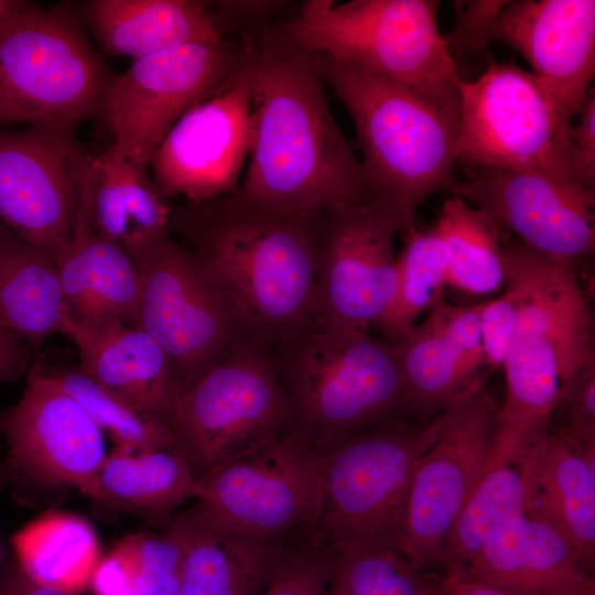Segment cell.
<instances>
[{
    "label": "cell",
    "instance_id": "cell-1",
    "mask_svg": "<svg viewBox=\"0 0 595 595\" xmlns=\"http://www.w3.org/2000/svg\"><path fill=\"white\" fill-rule=\"evenodd\" d=\"M251 134L246 174L234 193L267 213L321 212L371 195L361 162L339 130L315 54L272 31L246 41Z\"/></svg>",
    "mask_w": 595,
    "mask_h": 595
},
{
    "label": "cell",
    "instance_id": "cell-45",
    "mask_svg": "<svg viewBox=\"0 0 595 595\" xmlns=\"http://www.w3.org/2000/svg\"><path fill=\"white\" fill-rule=\"evenodd\" d=\"M0 595H75L42 584L30 576L15 558L8 559L0 577Z\"/></svg>",
    "mask_w": 595,
    "mask_h": 595
},
{
    "label": "cell",
    "instance_id": "cell-31",
    "mask_svg": "<svg viewBox=\"0 0 595 595\" xmlns=\"http://www.w3.org/2000/svg\"><path fill=\"white\" fill-rule=\"evenodd\" d=\"M195 480L181 452L115 446L98 474L96 500L152 516H169L193 498Z\"/></svg>",
    "mask_w": 595,
    "mask_h": 595
},
{
    "label": "cell",
    "instance_id": "cell-15",
    "mask_svg": "<svg viewBox=\"0 0 595 595\" xmlns=\"http://www.w3.org/2000/svg\"><path fill=\"white\" fill-rule=\"evenodd\" d=\"M8 477L74 487L93 499L107 457L102 432L82 407L32 364L20 400L0 412Z\"/></svg>",
    "mask_w": 595,
    "mask_h": 595
},
{
    "label": "cell",
    "instance_id": "cell-46",
    "mask_svg": "<svg viewBox=\"0 0 595 595\" xmlns=\"http://www.w3.org/2000/svg\"><path fill=\"white\" fill-rule=\"evenodd\" d=\"M434 595H508L484 582L457 572H447L435 583Z\"/></svg>",
    "mask_w": 595,
    "mask_h": 595
},
{
    "label": "cell",
    "instance_id": "cell-38",
    "mask_svg": "<svg viewBox=\"0 0 595 595\" xmlns=\"http://www.w3.org/2000/svg\"><path fill=\"white\" fill-rule=\"evenodd\" d=\"M118 543L128 556L136 595H176L187 549L177 513L164 531L129 534Z\"/></svg>",
    "mask_w": 595,
    "mask_h": 595
},
{
    "label": "cell",
    "instance_id": "cell-40",
    "mask_svg": "<svg viewBox=\"0 0 595 595\" xmlns=\"http://www.w3.org/2000/svg\"><path fill=\"white\" fill-rule=\"evenodd\" d=\"M555 413L561 419L556 429L582 441H595V361L561 386Z\"/></svg>",
    "mask_w": 595,
    "mask_h": 595
},
{
    "label": "cell",
    "instance_id": "cell-17",
    "mask_svg": "<svg viewBox=\"0 0 595 595\" xmlns=\"http://www.w3.org/2000/svg\"><path fill=\"white\" fill-rule=\"evenodd\" d=\"M250 134L251 79L244 50L236 75L181 117L161 141L150 162L153 178L171 201L234 194L249 154Z\"/></svg>",
    "mask_w": 595,
    "mask_h": 595
},
{
    "label": "cell",
    "instance_id": "cell-37",
    "mask_svg": "<svg viewBox=\"0 0 595 595\" xmlns=\"http://www.w3.org/2000/svg\"><path fill=\"white\" fill-rule=\"evenodd\" d=\"M332 551L324 595H434L435 583L397 549Z\"/></svg>",
    "mask_w": 595,
    "mask_h": 595
},
{
    "label": "cell",
    "instance_id": "cell-33",
    "mask_svg": "<svg viewBox=\"0 0 595 595\" xmlns=\"http://www.w3.org/2000/svg\"><path fill=\"white\" fill-rule=\"evenodd\" d=\"M14 558L37 582L76 594L89 582L100 545L90 523L73 513L50 512L12 540Z\"/></svg>",
    "mask_w": 595,
    "mask_h": 595
},
{
    "label": "cell",
    "instance_id": "cell-27",
    "mask_svg": "<svg viewBox=\"0 0 595 595\" xmlns=\"http://www.w3.org/2000/svg\"><path fill=\"white\" fill-rule=\"evenodd\" d=\"M82 18L104 50L137 60L173 47L225 41L208 2L89 0Z\"/></svg>",
    "mask_w": 595,
    "mask_h": 595
},
{
    "label": "cell",
    "instance_id": "cell-21",
    "mask_svg": "<svg viewBox=\"0 0 595 595\" xmlns=\"http://www.w3.org/2000/svg\"><path fill=\"white\" fill-rule=\"evenodd\" d=\"M482 307L483 302L459 306L441 300L422 323L391 343L407 415L428 422L480 380Z\"/></svg>",
    "mask_w": 595,
    "mask_h": 595
},
{
    "label": "cell",
    "instance_id": "cell-19",
    "mask_svg": "<svg viewBox=\"0 0 595 595\" xmlns=\"http://www.w3.org/2000/svg\"><path fill=\"white\" fill-rule=\"evenodd\" d=\"M489 41L517 51L575 117L595 75L594 0L509 1Z\"/></svg>",
    "mask_w": 595,
    "mask_h": 595
},
{
    "label": "cell",
    "instance_id": "cell-23",
    "mask_svg": "<svg viewBox=\"0 0 595 595\" xmlns=\"http://www.w3.org/2000/svg\"><path fill=\"white\" fill-rule=\"evenodd\" d=\"M67 336L86 375L172 430L184 381L154 337L121 323L72 325Z\"/></svg>",
    "mask_w": 595,
    "mask_h": 595
},
{
    "label": "cell",
    "instance_id": "cell-3",
    "mask_svg": "<svg viewBox=\"0 0 595 595\" xmlns=\"http://www.w3.org/2000/svg\"><path fill=\"white\" fill-rule=\"evenodd\" d=\"M324 83L348 111L372 196L405 231L432 194L452 193L458 109L405 86L317 55Z\"/></svg>",
    "mask_w": 595,
    "mask_h": 595
},
{
    "label": "cell",
    "instance_id": "cell-36",
    "mask_svg": "<svg viewBox=\"0 0 595 595\" xmlns=\"http://www.w3.org/2000/svg\"><path fill=\"white\" fill-rule=\"evenodd\" d=\"M404 232V247L398 256L394 298L371 324L390 343L408 334L421 313L441 301L447 285V252L436 226L424 231L414 226Z\"/></svg>",
    "mask_w": 595,
    "mask_h": 595
},
{
    "label": "cell",
    "instance_id": "cell-9",
    "mask_svg": "<svg viewBox=\"0 0 595 595\" xmlns=\"http://www.w3.org/2000/svg\"><path fill=\"white\" fill-rule=\"evenodd\" d=\"M456 87V162L575 181L569 142L574 117L533 73L515 63H493L475 80L459 77Z\"/></svg>",
    "mask_w": 595,
    "mask_h": 595
},
{
    "label": "cell",
    "instance_id": "cell-32",
    "mask_svg": "<svg viewBox=\"0 0 595 595\" xmlns=\"http://www.w3.org/2000/svg\"><path fill=\"white\" fill-rule=\"evenodd\" d=\"M528 485L521 452L488 462L443 543L447 572L463 573L485 544L509 521L526 515Z\"/></svg>",
    "mask_w": 595,
    "mask_h": 595
},
{
    "label": "cell",
    "instance_id": "cell-11",
    "mask_svg": "<svg viewBox=\"0 0 595 595\" xmlns=\"http://www.w3.org/2000/svg\"><path fill=\"white\" fill-rule=\"evenodd\" d=\"M294 425V407L272 355L251 345L183 392L172 432L197 479Z\"/></svg>",
    "mask_w": 595,
    "mask_h": 595
},
{
    "label": "cell",
    "instance_id": "cell-7",
    "mask_svg": "<svg viewBox=\"0 0 595 595\" xmlns=\"http://www.w3.org/2000/svg\"><path fill=\"white\" fill-rule=\"evenodd\" d=\"M272 357L296 425L320 446L407 415L393 345L367 331L323 328Z\"/></svg>",
    "mask_w": 595,
    "mask_h": 595
},
{
    "label": "cell",
    "instance_id": "cell-30",
    "mask_svg": "<svg viewBox=\"0 0 595 595\" xmlns=\"http://www.w3.org/2000/svg\"><path fill=\"white\" fill-rule=\"evenodd\" d=\"M502 367L507 399L498 409L488 462L517 456L549 430L561 388L555 346L542 335L519 336Z\"/></svg>",
    "mask_w": 595,
    "mask_h": 595
},
{
    "label": "cell",
    "instance_id": "cell-8",
    "mask_svg": "<svg viewBox=\"0 0 595 595\" xmlns=\"http://www.w3.org/2000/svg\"><path fill=\"white\" fill-rule=\"evenodd\" d=\"M323 448L295 425L195 480L193 498L225 528L271 544L315 533L324 490Z\"/></svg>",
    "mask_w": 595,
    "mask_h": 595
},
{
    "label": "cell",
    "instance_id": "cell-34",
    "mask_svg": "<svg viewBox=\"0 0 595 595\" xmlns=\"http://www.w3.org/2000/svg\"><path fill=\"white\" fill-rule=\"evenodd\" d=\"M435 226L447 252V285L472 295L504 286L507 232L488 214L452 194L443 202Z\"/></svg>",
    "mask_w": 595,
    "mask_h": 595
},
{
    "label": "cell",
    "instance_id": "cell-29",
    "mask_svg": "<svg viewBox=\"0 0 595 595\" xmlns=\"http://www.w3.org/2000/svg\"><path fill=\"white\" fill-rule=\"evenodd\" d=\"M177 515L187 549L176 595H259L263 591L279 545L225 528L198 504Z\"/></svg>",
    "mask_w": 595,
    "mask_h": 595
},
{
    "label": "cell",
    "instance_id": "cell-47",
    "mask_svg": "<svg viewBox=\"0 0 595 595\" xmlns=\"http://www.w3.org/2000/svg\"><path fill=\"white\" fill-rule=\"evenodd\" d=\"M26 1L0 0V30L18 13Z\"/></svg>",
    "mask_w": 595,
    "mask_h": 595
},
{
    "label": "cell",
    "instance_id": "cell-24",
    "mask_svg": "<svg viewBox=\"0 0 595 595\" xmlns=\"http://www.w3.org/2000/svg\"><path fill=\"white\" fill-rule=\"evenodd\" d=\"M569 543L542 520L504 526L462 573L508 595H595V581Z\"/></svg>",
    "mask_w": 595,
    "mask_h": 595
},
{
    "label": "cell",
    "instance_id": "cell-5",
    "mask_svg": "<svg viewBox=\"0 0 595 595\" xmlns=\"http://www.w3.org/2000/svg\"><path fill=\"white\" fill-rule=\"evenodd\" d=\"M116 77L68 3L25 2L0 30V127L75 133L80 122L101 115Z\"/></svg>",
    "mask_w": 595,
    "mask_h": 595
},
{
    "label": "cell",
    "instance_id": "cell-39",
    "mask_svg": "<svg viewBox=\"0 0 595 595\" xmlns=\"http://www.w3.org/2000/svg\"><path fill=\"white\" fill-rule=\"evenodd\" d=\"M332 559L333 551L314 533L280 544L259 595H324Z\"/></svg>",
    "mask_w": 595,
    "mask_h": 595
},
{
    "label": "cell",
    "instance_id": "cell-2",
    "mask_svg": "<svg viewBox=\"0 0 595 595\" xmlns=\"http://www.w3.org/2000/svg\"><path fill=\"white\" fill-rule=\"evenodd\" d=\"M323 213H267L229 194L173 206L170 234L234 299L272 355L322 329Z\"/></svg>",
    "mask_w": 595,
    "mask_h": 595
},
{
    "label": "cell",
    "instance_id": "cell-26",
    "mask_svg": "<svg viewBox=\"0 0 595 595\" xmlns=\"http://www.w3.org/2000/svg\"><path fill=\"white\" fill-rule=\"evenodd\" d=\"M83 195L93 230L131 257L170 234L173 206L148 169L121 156L110 145L88 152Z\"/></svg>",
    "mask_w": 595,
    "mask_h": 595
},
{
    "label": "cell",
    "instance_id": "cell-43",
    "mask_svg": "<svg viewBox=\"0 0 595 595\" xmlns=\"http://www.w3.org/2000/svg\"><path fill=\"white\" fill-rule=\"evenodd\" d=\"M88 583L95 595H136L130 563L119 543L99 559Z\"/></svg>",
    "mask_w": 595,
    "mask_h": 595
},
{
    "label": "cell",
    "instance_id": "cell-4",
    "mask_svg": "<svg viewBox=\"0 0 595 595\" xmlns=\"http://www.w3.org/2000/svg\"><path fill=\"white\" fill-rule=\"evenodd\" d=\"M439 7L435 0H309L272 33L458 109L457 63L439 30Z\"/></svg>",
    "mask_w": 595,
    "mask_h": 595
},
{
    "label": "cell",
    "instance_id": "cell-10",
    "mask_svg": "<svg viewBox=\"0 0 595 595\" xmlns=\"http://www.w3.org/2000/svg\"><path fill=\"white\" fill-rule=\"evenodd\" d=\"M132 258L141 277L134 325L172 357L184 391L239 349L260 345L234 299L171 235Z\"/></svg>",
    "mask_w": 595,
    "mask_h": 595
},
{
    "label": "cell",
    "instance_id": "cell-12",
    "mask_svg": "<svg viewBox=\"0 0 595 595\" xmlns=\"http://www.w3.org/2000/svg\"><path fill=\"white\" fill-rule=\"evenodd\" d=\"M244 47L226 40L194 43L132 60L117 75L102 108L110 147L148 169L170 129L190 109L220 90L238 72Z\"/></svg>",
    "mask_w": 595,
    "mask_h": 595
},
{
    "label": "cell",
    "instance_id": "cell-22",
    "mask_svg": "<svg viewBox=\"0 0 595 595\" xmlns=\"http://www.w3.org/2000/svg\"><path fill=\"white\" fill-rule=\"evenodd\" d=\"M526 515L544 521L592 571L595 559V441L549 430L521 451Z\"/></svg>",
    "mask_w": 595,
    "mask_h": 595
},
{
    "label": "cell",
    "instance_id": "cell-44",
    "mask_svg": "<svg viewBox=\"0 0 595 595\" xmlns=\"http://www.w3.org/2000/svg\"><path fill=\"white\" fill-rule=\"evenodd\" d=\"M33 359L24 339L0 326V379L12 380L21 377L29 370Z\"/></svg>",
    "mask_w": 595,
    "mask_h": 595
},
{
    "label": "cell",
    "instance_id": "cell-42",
    "mask_svg": "<svg viewBox=\"0 0 595 595\" xmlns=\"http://www.w3.org/2000/svg\"><path fill=\"white\" fill-rule=\"evenodd\" d=\"M569 130L571 171L581 185L595 191V93L591 87Z\"/></svg>",
    "mask_w": 595,
    "mask_h": 595
},
{
    "label": "cell",
    "instance_id": "cell-13",
    "mask_svg": "<svg viewBox=\"0 0 595 595\" xmlns=\"http://www.w3.org/2000/svg\"><path fill=\"white\" fill-rule=\"evenodd\" d=\"M498 409L478 380L444 411L416 463L398 550L421 571L441 561L446 534L488 464Z\"/></svg>",
    "mask_w": 595,
    "mask_h": 595
},
{
    "label": "cell",
    "instance_id": "cell-20",
    "mask_svg": "<svg viewBox=\"0 0 595 595\" xmlns=\"http://www.w3.org/2000/svg\"><path fill=\"white\" fill-rule=\"evenodd\" d=\"M505 292L515 340L538 334L555 346L561 386L595 361L591 314L571 262L505 236ZM515 343V342H513Z\"/></svg>",
    "mask_w": 595,
    "mask_h": 595
},
{
    "label": "cell",
    "instance_id": "cell-14",
    "mask_svg": "<svg viewBox=\"0 0 595 595\" xmlns=\"http://www.w3.org/2000/svg\"><path fill=\"white\" fill-rule=\"evenodd\" d=\"M399 217L372 195L324 210L318 246L322 329L367 331L397 288Z\"/></svg>",
    "mask_w": 595,
    "mask_h": 595
},
{
    "label": "cell",
    "instance_id": "cell-16",
    "mask_svg": "<svg viewBox=\"0 0 595 595\" xmlns=\"http://www.w3.org/2000/svg\"><path fill=\"white\" fill-rule=\"evenodd\" d=\"M87 155L73 132L0 127V223L57 256L75 228Z\"/></svg>",
    "mask_w": 595,
    "mask_h": 595
},
{
    "label": "cell",
    "instance_id": "cell-41",
    "mask_svg": "<svg viewBox=\"0 0 595 595\" xmlns=\"http://www.w3.org/2000/svg\"><path fill=\"white\" fill-rule=\"evenodd\" d=\"M508 2L501 0L464 2L453 29L443 34L455 61L458 56L477 53L490 44V30Z\"/></svg>",
    "mask_w": 595,
    "mask_h": 595
},
{
    "label": "cell",
    "instance_id": "cell-25",
    "mask_svg": "<svg viewBox=\"0 0 595 595\" xmlns=\"http://www.w3.org/2000/svg\"><path fill=\"white\" fill-rule=\"evenodd\" d=\"M60 282L72 325H134L141 277L133 258L97 235L83 195L73 234L56 256Z\"/></svg>",
    "mask_w": 595,
    "mask_h": 595
},
{
    "label": "cell",
    "instance_id": "cell-35",
    "mask_svg": "<svg viewBox=\"0 0 595 595\" xmlns=\"http://www.w3.org/2000/svg\"><path fill=\"white\" fill-rule=\"evenodd\" d=\"M32 365L75 400L99 430L108 433L116 447L181 452L171 429L99 385L79 366H50L39 357L32 360Z\"/></svg>",
    "mask_w": 595,
    "mask_h": 595
},
{
    "label": "cell",
    "instance_id": "cell-48",
    "mask_svg": "<svg viewBox=\"0 0 595 595\" xmlns=\"http://www.w3.org/2000/svg\"><path fill=\"white\" fill-rule=\"evenodd\" d=\"M8 479V473L4 463L0 461V494L7 483ZM7 559L4 558V552L2 550V547L0 544V577L3 572L4 565H6Z\"/></svg>",
    "mask_w": 595,
    "mask_h": 595
},
{
    "label": "cell",
    "instance_id": "cell-6",
    "mask_svg": "<svg viewBox=\"0 0 595 595\" xmlns=\"http://www.w3.org/2000/svg\"><path fill=\"white\" fill-rule=\"evenodd\" d=\"M428 422L398 418L323 446L324 490L315 537L331 550L397 549L411 478L436 439Z\"/></svg>",
    "mask_w": 595,
    "mask_h": 595
},
{
    "label": "cell",
    "instance_id": "cell-18",
    "mask_svg": "<svg viewBox=\"0 0 595 595\" xmlns=\"http://www.w3.org/2000/svg\"><path fill=\"white\" fill-rule=\"evenodd\" d=\"M467 171L452 194L488 214L529 248L566 262L594 250V190L539 171Z\"/></svg>",
    "mask_w": 595,
    "mask_h": 595
},
{
    "label": "cell",
    "instance_id": "cell-28",
    "mask_svg": "<svg viewBox=\"0 0 595 595\" xmlns=\"http://www.w3.org/2000/svg\"><path fill=\"white\" fill-rule=\"evenodd\" d=\"M71 324L56 256L0 223V326L23 338L35 358L48 337L67 336Z\"/></svg>",
    "mask_w": 595,
    "mask_h": 595
}]
</instances>
